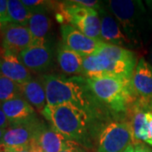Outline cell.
I'll use <instances>...</instances> for the list:
<instances>
[{"mask_svg":"<svg viewBox=\"0 0 152 152\" xmlns=\"http://www.w3.org/2000/svg\"><path fill=\"white\" fill-rule=\"evenodd\" d=\"M147 118V140L146 142L148 145L152 146V113L148 111L146 113Z\"/></svg>","mask_w":152,"mask_h":152,"instance_id":"cell-25","label":"cell"},{"mask_svg":"<svg viewBox=\"0 0 152 152\" xmlns=\"http://www.w3.org/2000/svg\"><path fill=\"white\" fill-rule=\"evenodd\" d=\"M22 96L29 103L42 114L47 107V98L42 80L31 79V80L20 85Z\"/></svg>","mask_w":152,"mask_h":152,"instance_id":"cell-19","label":"cell"},{"mask_svg":"<svg viewBox=\"0 0 152 152\" xmlns=\"http://www.w3.org/2000/svg\"><path fill=\"white\" fill-rule=\"evenodd\" d=\"M3 28H4V26L0 21V37H2V35H3Z\"/></svg>","mask_w":152,"mask_h":152,"instance_id":"cell-31","label":"cell"},{"mask_svg":"<svg viewBox=\"0 0 152 152\" xmlns=\"http://www.w3.org/2000/svg\"><path fill=\"white\" fill-rule=\"evenodd\" d=\"M0 75L19 85L32 79L31 71L26 69L18 55L0 48Z\"/></svg>","mask_w":152,"mask_h":152,"instance_id":"cell-12","label":"cell"},{"mask_svg":"<svg viewBox=\"0 0 152 152\" xmlns=\"http://www.w3.org/2000/svg\"><path fill=\"white\" fill-rule=\"evenodd\" d=\"M48 8H38L31 10V16L29 20L27 27L33 38V44H43L47 42V37L52 26L51 18L47 14Z\"/></svg>","mask_w":152,"mask_h":152,"instance_id":"cell-16","label":"cell"},{"mask_svg":"<svg viewBox=\"0 0 152 152\" xmlns=\"http://www.w3.org/2000/svg\"><path fill=\"white\" fill-rule=\"evenodd\" d=\"M133 133L128 122H114L102 131L97 152H124L133 145Z\"/></svg>","mask_w":152,"mask_h":152,"instance_id":"cell-7","label":"cell"},{"mask_svg":"<svg viewBox=\"0 0 152 152\" xmlns=\"http://www.w3.org/2000/svg\"><path fill=\"white\" fill-rule=\"evenodd\" d=\"M57 59L62 71L68 75H83V57L64 43L58 48Z\"/></svg>","mask_w":152,"mask_h":152,"instance_id":"cell-20","label":"cell"},{"mask_svg":"<svg viewBox=\"0 0 152 152\" xmlns=\"http://www.w3.org/2000/svg\"><path fill=\"white\" fill-rule=\"evenodd\" d=\"M0 21L3 26L11 23L8 11V1L6 0H0Z\"/></svg>","mask_w":152,"mask_h":152,"instance_id":"cell-23","label":"cell"},{"mask_svg":"<svg viewBox=\"0 0 152 152\" xmlns=\"http://www.w3.org/2000/svg\"><path fill=\"white\" fill-rule=\"evenodd\" d=\"M25 67L30 71L42 72L53 62V53L46 43L33 44L18 55Z\"/></svg>","mask_w":152,"mask_h":152,"instance_id":"cell-13","label":"cell"},{"mask_svg":"<svg viewBox=\"0 0 152 152\" xmlns=\"http://www.w3.org/2000/svg\"><path fill=\"white\" fill-rule=\"evenodd\" d=\"M0 108L5 114L10 125L25 123L37 117L34 107L23 96L0 102Z\"/></svg>","mask_w":152,"mask_h":152,"instance_id":"cell-15","label":"cell"},{"mask_svg":"<svg viewBox=\"0 0 152 152\" xmlns=\"http://www.w3.org/2000/svg\"><path fill=\"white\" fill-rule=\"evenodd\" d=\"M33 38L27 26L10 23L3 28L2 48L19 55L33 45Z\"/></svg>","mask_w":152,"mask_h":152,"instance_id":"cell-10","label":"cell"},{"mask_svg":"<svg viewBox=\"0 0 152 152\" xmlns=\"http://www.w3.org/2000/svg\"><path fill=\"white\" fill-rule=\"evenodd\" d=\"M107 3L110 11L124 29L125 35L133 45H137L140 39V27L143 26V18L145 13L141 1L110 0Z\"/></svg>","mask_w":152,"mask_h":152,"instance_id":"cell-6","label":"cell"},{"mask_svg":"<svg viewBox=\"0 0 152 152\" xmlns=\"http://www.w3.org/2000/svg\"><path fill=\"white\" fill-rule=\"evenodd\" d=\"M63 43L82 57L94 54L102 44V40L89 37L71 25L61 26Z\"/></svg>","mask_w":152,"mask_h":152,"instance_id":"cell-9","label":"cell"},{"mask_svg":"<svg viewBox=\"0 0 152 152\" xmlns=\"http://www.w3.org/2000/svg\"><path fill=\"white\" fill-rule=\"evenodd\" d=\"M8 11L11 23L27 26L29 20L31 16V11L19 0L8 1Z\"/></svg>","mask_w":152,"mask_h":152,"instance_id":"cell-21","label":"cell"},{"mask_svg":"<svg viewBox=\"0 0 152 152\" xmlns=\"http://www.w3.org/2000/svg\"><path fill=\"white\" fill-rule=\"evenodd\" d=\"M131 82L137 101L149 106L152 100V65L145 58L138 62Z\"/></svg>","mask_w":152,"mask_h":152,"instance_id":"cell-11","label":"cell"},{"mask_svg":"<svg viewBox=\"0 0 152 152\" xmlns=\"http://www.w3.org/2000/svg\"><path fill=\"white\" fill-rule=\"evenodd\" d=\"M124 152H134V145H130L129 146L127 147V149Z\"/></svg>","mask_w":152,"mask_h":152,"instance_id":"cell-29","label":"cell"},{"mask_svg":"<svg viewBox=\"0 0 152 152\" xmlns=\"http://www.w3.org/2000/svg\"><path fill=\"white\" fill-rule=\"evenodd\" d=\"M10 126V123L9 119L7 118L5 114L0 108V129H7Z\"/></svg>","mask_w":152,"mask_h":152,"instance_id":"cell-28","label":"cell"},{"mask_svg":"<svg viewBox=\"0 0 152 152\" xmlns=\"http://www.w3.org/2000/svg\"><path fill=\"white\" fill-rule=\"evenodd\" d=\"M61 152H80L78 150V147L76 146L75 143L72 141L70 140H68V141L66 143L65 146L63 149V151Z\"/></svg>","mask_w":152,"mask_h":152,"instance_id":"cell-26","label":"cell"},{"mask_svg":"<svg viewBox=\"0 0 152 152\" xmlns=\"http://www.w3.org/2000/svg\"><path fill=\"white\" fill-rule=\"evenodd\" d=\"M134 152H152V150L150 147L144 144L143 142H139L134 145Z\"/></svg>","mask_w":152,"mask_h":152,"instance_id":"cell-27","label":"cell"},{"mask_svg":"<svg viewBox=\"0 0 152 152\" xmlns=\"http://www.w3.org/2000/svg\"><path fill=\"white\" fill-rule=\"evenodd\" d=\"M42 123L36 117L25 123L11 124L6 129L0 145L18 151L29 149Z\"/></svg>","mask_w":152,"mask_h":152,"instance_id":"cell-8","label":"cell"},{"mask_svg":"<svg viewBox=\"0 0 152 152\" xmlns=\"http://www.w3.org/2000/svg\"><path fill=\"white\" fill-rule=\"evenodd\" d=\"M101 17V39L104 42L119 46L122 48H129L133 43L129 37L123 32L118 21L109 15L102 8L98 11Z\"/></svg>","mask_w":152,"mask_h":152,"instance_id":"cell-14","label":"cell"},{"mask_svg":"<svg viewBox=\"0 0 152 152\" xmlns=\"http://www.w3.org/2000/svg\"><path fill=\"white\" fill-rule=\"evenodd\" d=\"M94 54L97 57L103 75L132 80L134 71L138 64L134 52L103 42Z\"/></svg>","mask_w":152,"mask_h":152,"instance_id":"cell-5","label":"cell"},{"mask_svg":"<svg viewBox=\"0 0 152 152\" xmlns=\"http://www.w3.org/2000/svg\"><path fill=\"white\" fill-rule=\"evenodd\" d=\"M149 110H150V111L152 113V100L151 101L150 104H149Z\"/></svg>","mask_w":152,"mask_h":152,"instance_id":"cell-32","label":"cell"},{"mask_svg":"<svg viewBox=\"0 0 152 152\" xmlns=\"http://www.w3.org/2000/svg\"><path fill=\"white\" fill-rule=\"evenodd\" d=\"M35 141L42 152H61L65 146L68 139L55 130L53 127H47L42 123Z\"/></svg>","mask_w":152,"mask_h":152,"instance_id":"cell-17","label":"cell"},{"mask_svg":"<svg viewBox=\"0 0 152 152\" xmlns=\"http://www.w3.org/2000/svg\"><path fill=\"white\" fill-rule=\"evenodd\" d=\"M131 81L110 75L86 79L94 96L117 112L124 111L137 101Z\"/></svg>","mask_w":152,"mask_h":152,"instance_id":"cell-1","label":"cell"},{"mask_svg":"<svg viewBox=\"0 0 152 152\" xmlns=\"http://www.w3.org/2000/svg\"><path fill=\"white\" fill-rule=\"evenodd\" d=\"M6 129H0V143L2 141V139H3V137H4V133H5Z\"/></svg>","mask_w":152,"mask_h":152,"instance_id":"cell-30","label":"cell"},{"mask_svg":"<svg viewBox=\"0 0 152 152\" xmlns=\"http://www.w3.org/2000/svg\"><path fill=\"white\" fill-rule=\"evenodd\" d=\"M149 106L140 101H136L132 105L131 108V121L129 122L133 133L134 143L135 145L139 142H146L147 140V118L146 113Z\"/></svg>","mask_w":152,"mask_h":152,"instance_id":"cell-18","label":"cell"},{"mask_svg":"<svg viewBox=\"0 0 152 152\" xmlns=\"http://www.w3.org/2000/svg\"><path fill=\"white\" fill-rule=\"evenodd\" d=\"M57 20L64 25H69L93 39H101V18L98 11L75 3L66 1L57 4Z\"/></svg>","mask_w":152,"mask_h":152,"instance_id":"cell-3","label":"cell"},{"mask_svg":"<svg viewBox=\"0 0 152 152\" xmlns=\"http://www.w3.org/2000/svg\"><path fill=\"white\" fill-rule=\"evenodd\" d=\"M41 80L45 89L48 106L71 103L83 109L86 107V99L80 86L81 79H66L53 75H45Z\"/></svg>","mask_w":152,"mask_h":152,"instance_id":"cell-4","label":"cell"},{"mask_svg":"<svg viewBox=\"0 0 152 152\" xmlns=\"http://www.w3.org/2000/svg\"><path fill=\"white\" fill-rule=\"evenodd\" d=\"M22 96L20 86L0 75V102Z\"/></svg>","mask_w":152,"mask_h":152,"instance_id":"cell-22","label":"cell"},{"mask_svg":"<svg viewBox=\"0 0 152 152\" xmlns=\"http://www.w3.org/2000/svg\"><path fill=\"white\" fill-rule=\"evenodd\" d=\"M42 115L52 127L68 140H82L87 132L88 116L81 107L71 103L48 106Z\"/></svg>","mask_w":152,"mask_h":152,"instance_id":"cell-2","label":"cell"},{"mask_svg":"<svg viewBox=\"0 0 152 152\" xmlns=\"http://www.w3.org/2000/svg\"><path fill=\"white\" fill-rule=\"evenodd\" d=\"M74 1H75V3L80 4V5L93 9L96 11H99L102 9L98 1H95V0H74Z\"/></svg>","mask_w":152,"mask_h":152,"instance_id":"cell-24","label":"cell"},{"mask_svg":"<svg viewBox=\"0 0 152 152\" xmlns=\"http://www.w3.org/2000/svg\"><path fill=\"white\" fill-rule=\"evenodd\" d=\"M150 58H151V65H152V50H151V55H150Z\"/></svg>","mask_w":152,"mask_h":152,"instance_id":"cell-34","label":"cell"},{"mask_svg":"<svg viewBox=\"0 0 152 152\" xmlns=\"http://www.w3.org/2000/svg\"><path fill=\"white\" fill-rule=\"evenodd\" d=\"M146 3L148 4V5L151 6V7H152V1H147Z\"/></svg>","mask_w":152,"mask_h":152,"instance_id":"cell-33","label":"cell"}]
</instances>
